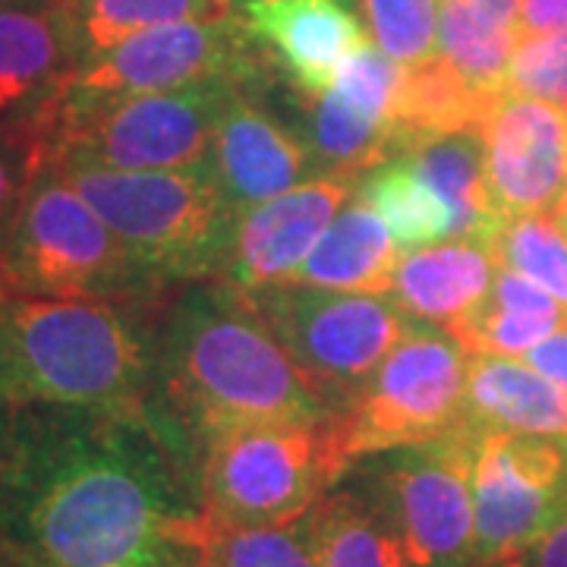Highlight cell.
I'll use <instances>...</instances> for the list:
<instances>
[{
    "mask_svg": "<svg viewBox=\"0 0 567 567\" xmlns=\"http://www.w3.org/2000/svg\"><path fill=\"white\" fill-rule=\"evenodd\" d=\"M567 0H520L517 32L539 35V32H565Z\"/></svg>",
    "mask_w": 567,
    "mask_h": 567,
    "instance_id": "obj_35",
    "label": "cell"
},
{
    "mask_svg": "<svg viewBox=\"0 0 567 567\" xmlns=\"http://www.w3.org/2000/svg\"><path fill=\"white\" fill-rule=\"evenodd\" d=\"M319 567H413L401 536L363 488H338L306 511Z\"/></svg>",
    "mask_w": 567,
    "mask_h": 567,
    "instance_id": "obj_24",
    "label": "cell"
},
{
    "mask_svg": "<svg viewBox=\"0 0 567 567\" xmlns=\"http://www.w3.org/2000/svg\"><path fill=\"white\" fill-rule=\"evenodd\" d=\"M498 262L546 287L567 309V221L561 215H524L498 227Z\"/></svg>",
    "mask_w": 567,
    "mask_h": 567,
    "instance_id": "obj_30",
    "label": "cell"
},
{
    "mask_svg": "<svg viewBox=\"0 0 567 567\" xmlns=\"http://www.w3.org/2000/svg\"><path fill=\"white\" fill-rule=\"evenodd\" d=\"M350 177H316L234 218L221 281L259 293L287 284L353 196Z\"/></svg>",
    "mask_w": 567,
    "mask_h": 567,
    "instance_id": "obj_15",
    "label": "cell"
},
{
    "mask_svg": "<svg viewBox=\"0 0 567 567\" xmlns=\"http://www.w3.org/2000/svg\"><path fill=\"white\" fill-rule=\"evenodd\" d=\"M186 567H319L309 520L237 527L215 524L196 511L183 524Z\"/></svg>",
    "mask_w": 567,
    "mask_h": 567,
    "instance_id": "obj_25",
    "label": "cell"
},
{
    "mask_svg": "<svg viewBox=\"0 0 567 567\" xmlns=\"http://www.w3.org/2000/svg\"><path fill=\"white\" fill-rule=\"evenodd\" d=\"M80 63L111 51L123 39L167 22H212L234 13V0H63Z\"/></svg>",
    "mask_w": 567,
    "mask_h": 567,
    "instance_id": "obj_27",
    "label": "cell"
},
{
    "mask_svg": "<svg viewBox=\"0 0 567 567\" xmlns=\"http://www.w3.org/2000/svg\"><path fill=\"white\" fill-rule=\"evenodd\" d=\"M281 73L268 80L237 82L224 99L208 171L221 189L224 205L237 218L303 181H316V162L287 114L271 107V89Z\"/></svg>",
    "mask_w": 567,
    "mask_h": 567,
    "instance_id": "obj_13",
    "label": "cell"
},
{
    "mask_svg": "<svg viewBox=\"0 0 567 567\" xmlns=\"http://www.w3.org/2000/svg\"><path fill=\"white\" fill-rule=\"evenodd\" d=\"M148 410L193 461L208 439L240 425L324 423L341 413L256 300L221 278L181 284L158 306Z\"/></svg>",
    "mask_w": 567,
    "mask_h": 567,
    "instance_id": "obj_2",
    "label": "cell"
},
{
    "mask_svg": "<svg viewBox=\"0 0 567 567\" xmlns=\"http://www.w3.org/2000/svg\"><path fill=\"white\" fill-rule=\"evenodd\" d=\"M488 193L511 221L524 215H561L567 203V111L505 92L488 107Z\"/></svg>",
    "mask_w": 567,
    "mask_h": 567,
    "instance_id": "obj_14",
    "label": "cell"
},
{
    "mask_svg": "<svg viewBox=\"0 0 567 567\" xmlns=\"http://www.w3.org/2000/svg\"><path fill=\"white\" fill-rule=\"evenodd\" d=\"M357 196L388 224L398 246L404 249H423L454 237L451 208L401 155L372 167Z\"/></svg>",
    "mask_w": 567,
    "mask_h": 567,
    "instance_id": "obj_26",
    "label": "cell"
},
{
    "mask_svg": "<svg viewBox=\"0 0 567 567\" xmlns=\"http://www.w3.org/2000/svg\"><path fill=\"white\" fill-rule=\"evenodd\" d=\"M240 7L281 80L306 95L324 92L341 63L369 41L363 17L344 0H252Z\"/></svg>",
    "mask_w": 567,
    "mask_h": 567,
    "instance_id": "obj_17",
    "label": "cell"
},
{
    "mask_svg": "<svg viewBox=\"0 0 567 567\" xmlns=\"http://www.w3.org/2000/svg\"><path fill=\"white\" fill-rule=\"evenodd\" d=\"M196 461L152 410L13 413L0 473V561L17 567H186Z\"/></svg>",
    "mask_w": 567,
    "mask_h": 567,
    "instance_id": "obj_1",
    "label": "cell"
},
{
    "mask_svg": "<svg viewBox=\"0 0 567 567\" xmlns=\"http://www.w3.org/2000/svg\"><path fill=\"white\" fill-rule=\"evenodd\" d=\"M0 567H17V565H3V561H0Z\"/></svg>",
    "mask_w": 567,
    "mask_h": 567,
    "instance_id": "obj_40",
    "label": "cell"
},
{
    "mask_svg": "<svg viewBox=\"0 0 567 567\" xmlns=\"http://www.w3.org/2000/svg\"><path fill=\"white\" fill-rule=\"evenodd\" d=\"M44 167L35 121L0 123V244L17 221L29 186Z\"/></svg>",
    "mask_w": 567,
    "mask_h": 567,
    "instance_id": "obj_34",
    "label": "cell"
},
{
    "mask_svg": "<svg viewBox=\"0 0 567 567\" xmlns=\"http://www.w3.org/2000/svg\"><path fill=\"white\" fill-rule=\"evenodd\" d=\"M470 350L442 324H410L338 416L350 464L394 447L445 439L464 425Z\"/></svg>",
    "mask_w": 567,
    "mask_h": 567,
    "instance_id": "obj_8",
    "label": "cell"
},
{
    "mask_svg": "<svg viewBox=\"0 0 567 567\" xmlns=\"http://www.w3.org/2000/svg\"><path fill=\"white\" fill-rule=\"evenodd\" d=\"M10 447H13V410L0 404V473L10 461Z\"/></svg>",
    "mask_w": 567,
    "mask_h": 567,
    "instance_id": "obj_38",
    "label": "cell"
},
{
    "mask_svg": "<svg viewBox=\"0 0 567 567\" xmlns=\"http://www.w3.org/2000/svg\"><path fill=\"white\" fill-rule=\"evenodd\" d=\"M80 66L63 0H0V123L35 121Z\"/></svg>",
    "mask_w": 567,
    "mask_h": 567,
    "instance_id": "obj_16",
    "label": "cell"
},
{
    "mask_svg": "<svg viewBox=\"0 0 567 567\" xmlns=\"http://www.w3.org/2000/svg\"><path fill=\"white\" fill-rule=\"evenodd\" d=\"M372 41L404 66L439 58L442 0H360Z\"/></svg>",
    "mask_w": 567,
    "mask_h": 567,
    "instance_id": "obj_31",
    "label": "cell"
},
{
    "mask_svg": "<svg viewBox=\"0 0 567 567\" xmlns=\"http://www.w3.org/2000/svg\"><path fill=\"white\" fill-rule=\"evenodd\" d=\"M252 300L281 344L341 413L413 324L398 300L382 293L281 284L252 293Z\"/></svg>",
    "mask_w": 567,
    "mask_h": 567,
    "instance_id": "obj_9",
    "label": "cell"
},
{
    "mask_svg": "<svg viewBox=\"0 0 567 567\" xmlns=\"http://www.w3.org/2000/svg\"><path fill=\"white\" fill-rule=\"evenodd\" d=\"M527 363L567 391V324L551 331L546 341L527 350Z\"/></svg>",
    "mask_w": 567,
    "mask_h": 567,
    "instance_id": "obj_36",
    "label": "cell"
},
{
    "mask_svg": "<svg viewBox=\"0 0 567 567\" xmlns=\"http://www.w3.org/2000/svg\"><path fill=\"white\" fill-rule=\"evenodd\" d=\"M284 114L306 142L319 177L360 181L372 167L398 155L394 126L372 121L360 107L347 102L338 89H324L319 95L290 89Z\"/></svg>",
    "mask_w": 567,
    "mask_h": 567,
    "instance_id": "obj_21",
    "label": "cell"
},
{
    "mask_svg": "<svg viewBox=\"0 0 567 567\" xmlns=\"http://www.w3.org/2000/svg\"><path fill=\"white\" fill-rule=\"evenodd\" d=\"M398 262L401 256L394 234L357 196L334 215L322 240L287 284L344 293H385L391 290Z\"/></svg>",
    "mask_w": 567,
    "mask_h": 567,
    "instance_id": "obj_22",
    "label": "cell"
},
{
    "mask_svg": "<svg viewBox=\"0 0 567 567\" xmlns=\"http://www.w3.org/2000/svg\"><path fill=\"white\" fill-rule=\"evenodd\" d=\"M158 306L0 297V404L13 413H145Z\"/></svg>",
    "mask_w": 567,
    "mask_h": 567,
    "instance_id": "obj_3",
    "label": "cell"
},
{
    "mask_svg": "<svg viewBox=\"0 0 567 567\" xmlns=\"http://www.w3.org/2000/svg\"><path fill=\"white\" fill-rule=\"evenodd\" d=\"M234 85L203 82L123 95L61 92L35 117L44 164L167 171L208 162L224 99Z\"/></svg>",
    "mask_w": 567,
    "mask_h": 567,
    "instance_id": "obj_6",
    "label": "cell"
},
{
    "mask_svg": "<svg viewBox=\"0 0 567 567\" xmlns=\"http://www.w3.org/2000/svg\"><path fill=\"white\" fill-rule=\"evenodd\" d=\"M338 416L240 425L208 439L196 461L199 511L237 527L303 517L350 470Z\"/></svg>",
    "mask_w": 567,
    "mask_h": 567,
    "instance_id": "obj_7",
    "label": "cell"
},
{
    "mask_svg": "<svg viewBox=\"0 0 567 567\" xmlns=\"http://www.w3.org/2000/svg\"><path fill=\"white\" fill-rule=\"evenodd\" d=\"M567 507V439L473 432L476 567L536 543Z\"/></svg>",
    "mask_w": 567,
    "mask_h": 567,
    "instance_id": "obj_12",
    "label": "cell"
},
{
    "mask_svg": "<svg viewBox=\"0 0 567 567\" xmlns=\"http://www.w3.org/2000/svg\"><path fill=\"white\" fill-rule=\"evenodd\" d=\"M507 92L567 111V29L517 39L507 66Z\"/></svg>",
    "mask_w": 567,
    "mask_h": 567,
    "instance_id": "obj_33",
    "label": "cell"
},
{
    "mask_svg": "<svg viewBox=\"0 0 567 567\" xmlns=\"http://www.w3.org/2000/svg\"><path fill=\"white\" fill-rule=\"evenodd\" d=\"M517 39V29L488 20L466 0H442L439 58L486 102L507 92V66Z\"/></svg>",
    "mask_w": 567,
    "mask_h": 567,
    "instance_id": "obj_28",
    "label": "cell"
},
{
    "mask_svg": "<svg viewBox=\"0 0 567 567\" xmlns=\"http://www.w3.org/2000/svg\"><path fill=\"white\" fill-rule=\"evenodd\" d=\"M464 425L567 439V391L533 365L498 353H470Z\"/></svg>",
    "mask_w": 567,
    "mask_h": 567,
    "instance_id": "obj_18",
    "label": "cell"
},
{
    "mask_svg": "<svg viewBox=\"0 0 567 567\" xmlns=\"http://www.w3.org/2000/svg\"><path fill=\"white\" fill-rule=\"evenodd\" d=\"M492 104L495 102L476 95L442 58H432L423 66H410L394 117L398 148L401 142L425 133L483 126Z\"/></svg>",
    "mask_w": 567,
    "mask_h": 567,
    "instance_id": "obj_29",
    "label": "cell"
},
{
    "mask_svg": "<svg viewBox=\"0 0 567 567\" xmlns=\"http://www.w3.org/2000/svg\"><path fill=\"white\" fill-rule=\"evenodd\" d=\"M473 10H480L488 20L502 22L517 29V17H520V0H466Z\"/></svg>",
    "mask_w": 567,
    "mask_h": 567,
    "instance_id": "obj_37",
    "label": "cell"
},
{
    "mask_svg": "<svg viewBox=\"0 0 567 567\" xmlns=\"http://www.w3.org/2000/svg\"><path fill=\"white\" fill-rule=\"evenodd\" d=\"M398 155L413 164L451 208L454 218L451 240H480V244L495 240L505 218L495 212L488 193L483 126L413 136L401 142Z\"/></svg>",
    "mask_w": 567,
    "mask_h": 567,
    "instance_id": "obj_20",
    "label": "cell"
},
{
    "mask_svg": "<svg viewBox=\"0 0 567 567\" xmlns=\"http://www.w3.org/2000/svg\"><path fill=\"white\" fill-rule=\"evenodd\" d=\"M240 3H252V0H240Z\"/></svg>",
    "mask_w": 567,
    "mask_h": 567,
    "instance_id": "obj_41",
    "label": "cell"
},
{
    "mask_svg": "<svg viewBox=\"0 0 567 567\" xmlns=\"http://www.w3.org/2000/svg\"><path fill=\"white\" fill-rule=\"evenodd\" d=\"M567 324V309L546 287L514 268H498L488 297L451 331L470 353L517 357Z\"/></svg>",
    "mask_w": 567,
    "mask_h": 567,
    "instance_id": "obj_23",
    "label": "cell"
},
{
    "mask_svg": "<svg viewBox=\"0 0 567 567\" xmlns=\"http://www.w3.org/2000/svg\"><path fill=\"white\" fill-rule=\"evenodd\" d=\"M162 287L54 164H44L0 244V297L158 306Z\"/></svg>",
    "mask_w": 567,
    "mask_h": 567,
    "instance_id": "obj_4",
    "label": "cell"
},
{
    "mask_svg": "<svg viewBox=\"0 0 567 567\" xmlns=\"http://www.w3.org/2000/svg\"><path fill=\"white\" fill-rule=\"evenodd\" d=\"M268 58L244 17L212 22H167L136 32L111 51L76 66L63 85L73 95L164 92L203 82H252L275 76Z\"/></svg>",
    "mask_w": 567,
    "mask_h": 567,
    "instance_id": "obj_11",
    "label": "cell"
},
{
    "mask_svg": "<svg viewBox=\"0 0 567 567\" xmlns=\"http://www.w3.org/2000/svg\"><path fill=\"white\" fill-rule=\"evenodd\" d=\"M404 63H398L391 54H385L375 41L360 44L338 70L334 89L344 95L353 107H360L372 121L391 123L398 117V102L406 82Z\"/></svg>",
    "mask_w": 567,
    "mask_h": 567,
    "instance_id": "obj_32",
    "label": "cell"
},
{
    "mask_svg": "<svg viewBox=\"0 0 567 567\" xmlns=\"http://www.w3.org/2000/svg\"><path fill=\"white\" fill-rule=\"evenodd\" d=\"M561 218H565V221H567V203H565V208H561Z\"/></svg>",
    "mask_w": 567,
    "mask_h": 567,
    "instance_id": "obj_39",
    "label": "cell"
},
{
    "mask_svg": "<svg viewBox=\"0 0 567 567\" xmlns=\"http://www.w3.org/2000/svg\"><path fill=\"white\" fill-rule=\"evenodd\" d=\"M498 268L502 262L492 244L454 240L425 246L401 256L391 297L416 322L454 328L486 300Z\"/></svg>",
    "mask_w": 567,
    "mask_h": 567,
    "instance_id": "obj_19",
    "label": "cell"
},
{
    "mask_svg": "<svg viewBox=\"0 0 567 567\" xmlns=\"http://www.w3.org/2000/svg\"><path fill=\"white\" fill-rule=\"evenodd\" d=\"M372 457L360 488L401 536L413 567H476L473 432Z\"/></svg>",
    "mask_w": 567,
    "mask_h": 567,
    "instance_id": "obj_10",
    "label": "cell"
},
{
    "mask_svg": "<svg viewBox=\"0 0 567 567\" xmlns=\"http://www.w3.org/2000/svg\"><path fill=\"white\" fill-rule=\"evenodd\" d=\"M54 167L162 287L221 275L234 215L224 205L208 162L167 171H117L99 164Z\"/></svg>",
    "mask_w": 567,
    "mask_h": 567,
    "instance_id": "obj_5",
    "label": "cell"
}]
</instances>
